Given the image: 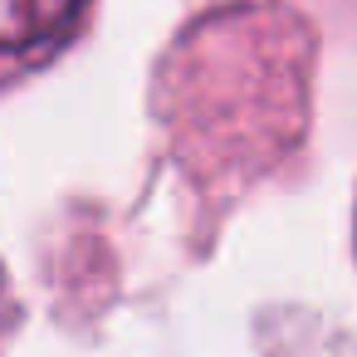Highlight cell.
I'll use <instances>...</instances> for the list:
<instances>
[{"label":"cell","instance_id":"6da1fadb","mask_svg":"<svg viewBox=\"0 0 357 357\" xmlns=\"http://www.w3.org/2000/svg\"><path fill=\"white\" fill-rule=\"evenodd\" d=\"M6 6V79L15 84L20 74L50 64L64 45H74V35L84 30L93 0H0Z\"/></svg>","mask_w":357,"mask_h":357},{"label":"cell","instance_id":"7a4b0ae2","mask_svg":"<svg viewBox=\"0 0 357 357\" xmlns=\"http://www.w3.org/2000/svg\"><path fill=\"white\" fill-rule=\"evenodd\" d=\"M352 245H357V220H352Z\"/></svg>","mask_w":357,"mask_h":357}]
</instances>
